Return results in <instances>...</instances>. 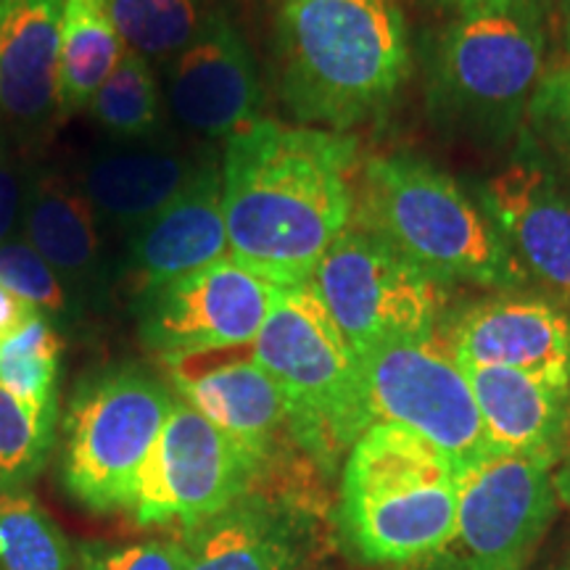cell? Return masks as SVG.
Returning a JSON list of instances; mask_svg holds the SVG:
<instances>
[{
    "instance_id": "cell-33",
    "label": "cell",
    "mask_w": 570,
    "mask_h": 570,
    "mask_svg": "<svg viewBox=\"0 0 570 570\" xmlns=\"http://www.w3.org/2000/svg\"><path fill=\"white\" fill-rule=\"evenodd\" d=\"M441 9L452 11L454 17L462 13H483V11H533L552 17L554 0H436Z\"/></svg>"
},
{
    "instance_id": "cell-20",
    "label": "cell",
    "mask_w": 570,
    "mask_h": 570,
    "mask_svg": "<svg viewBox=\"0 0 570 570\" xmlns=\"http://www.w3.org/2000/svg\"><path fill=\"white\" fill-rule=\"evenodd\" d=\"M21 238L56 269L77 304H101L111 291L104 227L75 180L56 169L32 173Z\"/></svg>"
},
{
    "instance_id": "cell-8",
    "label": "cell",
    "mask_w": 570,
    "mask_h": 570,
    "mask_svg": "<svg viewBox=\"0 0 570 570\" xmlns=\"http://www.w3.org/2000/svg\"><path fill=\"white\" fill-rule=\"evenodd\" d=\"M309 285L360 360L431 338L446 304L444 285L354 223L317 262Z\"/></svg>"
},
{
    "instance_id": "cell-31",
    "label": "cell",
    "mask_w": 570,
    "mask_h": 570,
    "mask_svg": "<svg viewBox=\"0 0 570 570\" xmlns=\"http://www.w3.org/2000/svg\"><path fill=\"white\" fill-rule=\"evenodd\" d=\"M82 570H188V550L183 541H138L106 544L88 541L80 547Z\"/></svg>"
},
{
    "instance_id": "cell-29",
    "label": "cell",
    "mask_w": 570,
    "mask_h": 570,
    "mask_svg": "<svg viewBox=\"0 0 570 570\" xmlns=\"http://www.w3.org/2000/svg\"><path fill=\"white\" fill-rule=\"evenodd\" d=\"M0 283L35 312L46 315L56 327L71 323L82 312L67 283L21 238V233L0 246Z\"/></svg>"
},
{
    "instance_id": "cell-2",
    "label": "cell",
    "mask_w": 570,
    "mask_h": 570,
    "mask_svg": "<svg viewBox=\"0 0 570 570\" xmlns=\"http://www.w3.org/2000/svg\"><path fill=\"white\" fill-rule=\"evenodd\" d=\"M277 90L304 127L348 132L381 117L412 71L399 0H281Z\"/></svg>"
},
{
    "instance_id": "cell-26",
    "label": "cell",
    "mask_w": 570,
    "mask_h": 570,
    "mask_svg": "<svg viewBox=\"0 0 570 570\" xmlns=\"http://www.w3.org/2000/svg\"><path fill=\"white\" fill-rule=\"evenodd\" d=\"M59 327L38 312L0 344V386L38 412L59 410Z\"/></svg>"
},
{
    "instance_id": "cell-7",
    "label": "cell",
    "mask_w": 570,
    "mask_h": 570,
    "mask_svg": "<svg viewBox=\"0 0 570 570\" xmlns=\"http://www.w3.org/2000/svg\"><path fill=\"white\" fill-rule=\"evenodd\" d=\"M175 399L161 377L138 365L80 381L63 412V489L92 512L132 510L140 470Z\"/></svg>"
},
{
    "instance_id": "cell-35",
    "label": "cell",
    "mask_w": 570,
    "mask_h": 570,
    "mask_svg": "<svg viewBox=\"0 0 570 570\" xmlns=\"http://www.w3.org/2000/svg\"><path fill=\"white\" fill-rule=\"evenodd\" d=\"M554 21H558L560 40V63H570V0H554Z\"/></svg>"
},
{
    "instance_id": "cell-27",
    "label": "cell",
    "mask_w": 570,
    "mask_h": 570,
    "mask_svg": "<svg viewBox=\"0 0 570 570\" xmlns=\"http://www.w3.org/2000/svg\"><path fill=\"white\" fill-rule=\"evenodd\" d=\"M109 13L127 51L146 61H173L196 38L202 0H109Z\"/></svg>"
},
{
    "instance_id": "cell-36",
    "label": "cell",
    "mask_w": 570,
    "mask_h": 570,
    "mask_svg": "<svg viewBox=\"0 0 570 570\" xmlns=\"http://www.w3.org/2000/svg\"><path fill=\"white\" fill-rule=\"evenodd\" d=\"M554 491H558L560 504H568L570 508V446L566 458L560 460V465L554 468Z\"/></svg>"
},
{
    "instance_id": "cell-17",
    "label": "cell",
    "mask_w": 570,
    "mask_h": 570,
    "mask_svg": "<svg viewBox=\"0 0 570 570\" xmlns=\"http://www.w3.org/2000/svg\"><path fill=\"white\" fill-rule=\"evenodd\" d=\"M446 344L462 365L508 367L570 383V306L508 291L468 306Z\"/></svg>"
},
{
    "instance_id": "cell-3",
    "label": "cell",
    "mask_w": 570,
    "mask_h": 570,
    "mask_svg": "<svg viewBox=\"0 0 570 570\" xmlns=\"http://www.w3.org/2000/svg\"><path fill=\"white\" fill-rule=\"evenodd\" d=\"M356 223L444 285L473 283L502 294L529 275L479 198L423 156H373L356 177Z\"/></svg>"
},
{
    "instance_id": "cell-25",
    "label": "cell",
    "mask_w": 570,
    "mask_h": 570,
    "mask_svg": "<svg viewBox=\"0 0 570 570\" xmlns=\"http://www.w3.org/2000/svg\"><path fill=\"white\" fill-rule=\"evenodd\" d=\"M0 570H75V552L30 491L0 494Z\"/></svg>"
},
{
    "instance_id": "cell-12",
    "label": "cell",
    "mask_w": 570,
    "mask_h": 570,
    "mask_svg": "<svg viewBox=\"0 0 570 570\" xmlns=\"http://www.w3.org/2000/svg\"><path fill=\"white\" fill-rule=\"evenodd\" d=\"M281 291L225 256L135 298L140 338L161 360L254 344Z\"/></svg>"
},
{
    "instance_id": "cell-14",
    "label": "cell",
    "mask_w": 570,
    "mask_h": 570,
    "mask_svg": "<svg viewBox=\"0 0 570 570\" xmlns=\"http://www.w3.org/2000/svg\"><path fill=\"white\" fill-rule=\"evenodd\" d=\"M479 202L529 281L570 306V190L537 140L520 135L512 159L479 185Z\"/></svg>"
},
{
    "instance_id": "cell-9",
    "label": "cell",
    "mask_w": 570,
    "mask_h": 570,
    "mask_svg": "<svg viewBox=\"0 0 570 570\" xmlns=\"http://www.w3.org/2000/svg\"><path fill=\"white\" fill-rule=\"evenodd\" d=\"M558 504L552 468L491 454L460 475L452 537L402 570H523L550 531Z\"/></svg>"
},
{
    "instance_id": "cell-16",
    "label": "cell",
    "mask_w": 570,
    "mask_h": 570,
    "mask_svg": "<svg viewBox=\"0 0 570 570\" xmlns=\"http://www.w3.org/2000/svg\"><path fill=\"white\" fill-rule=\"evenodd\" d=\"M214 154L194 151L161 135L111 140L92 148L77 169V188L88 198L101 227L130 235L194 183Z\"/></svg>"
},
{
    "instance_id": "cell-10",
    "label": "cell",
    "mask_w": 570,
    "mask_h": 570,
    "mask_svg": "<svg viewBox=\"0 0 570 570\" xmlns=\"http://www.w3.org/2000/svg\"><path fill=\"white\" fill-rule=\"evenodd\" d=\"M375 423L417 433L465 475L491 458L479 402L446 338L407 341L362 356Z\"/></svg>"
},
{
    "instance_id": "cell-32",
    "label": "cell",
    "mask_w": 570,
    "mask_h": 570,
    "mask_svg": "<svg viewBox=\"0 0 570 570\" xmlns=\"http://www.w3.org/2000/svg\"><path fill=\"white\" fill-rule=\"evenodd\" d=\"M30 180V169L11 154L9 146L0 142V246L21 227Z\"/></svg>"
},
{
    "instance_id": "cell-13",
    "label": "cell",
    "mask_w": 570,
    "mask_h": 570,
    "mask_svg": "<svg viewBox=\"0 0 570 570\" xmlns=\"http://www.w3.org/2000/svg\"><path fill=\"white\" fill-rule=\"evenodd\" d=\"M164 367L177 396L246 449L259 475L283 462L306 458L291 431L288 402L254 360V344L164 356Z\"/></svg>"
},
{
    "instance_id": "cell-19",
    "label": "cell",
    "mask_w": 570,
    "mask_h": 570,
    "mask_svg": "<svg viewBox=\"0 0 570 570\" xmlns=\"http://www.w3.org/2000/svg\"><path fill=\"white\" fill-rule=\"evenodd\" d=\"M225 256H230V244L223 209V169L217 159H209L175 202L130 235L125 281L138 298L156 285L209 267Z\"/></svg>"
},
{
    "instance_id": "cell-18",
    "label": "cell",
    "mask_w": 570,
    "mask_h": 570,
    "mask_svg": "<svg viewBox=\"0 0 570 570\" xmlns=\"http://www.w3.org/2000/svg\"><path fill=\"white\" fill-rule=\"evenodd\" d=\"M323 512L252 489L183 533L188 570H302Z\"/></svg>"
},
{
    "instance_id": "cell-5",
    "label": "cell",
    "mask_w": 570,
    "mask_h": 570,
    "mask_svg": "<svg viewBox=\"0 0 570 570\" xmlns=\"http://www.w3.org/2000/svg\"><path fill=\"white\" fill-rule=\"evenodd\" d=\"M550 19L533 11L452 17L428 51V109L449 135L497 148L520 138L550 75Z\"/></svg>"
},
{
    "instance_id": "cell-4",
    "label": "cell",
    "mask_w": 570,
    "mask_h": 570,
    "mask_svg": "<svg viewBox=\"0 0 570 570\" xmlns=\"http://www.w3.org/2000/svg\"><path fill=\"white\" fill-rule=\"evenodd\" d=\"M460 473L396 423H373L341 470L338 525L370 566L407 568L452 537Z\"/></svg>"
},
{
    "instance_id": "cell-11",
    "label": "cell",
    "mask_w": 570,
    "mask_h": 570,
    "mask_svg": "<svg viewBox=\"0 0 570 570\" xmlns=\"http://www.w3.org/2000/svg\"><path fill=\"white\" fill-rule=\"evenodd\" d=\"M256 475L246 449L177 396L140 470L130 512L146 529L177 525L185 533L248 494Z\"/></svg>"
},
{
    "instance_id": "cell-1",
    "label": "cell",
    "mask_w": 570,
    "mask_h": 570,
    "mask_svg": "<svg viewBox=\"0 0 570 570\" xmlns=\"http://www.w3.org/2000/svg\"><path fill=\"white\" fill-rule=\"evenodd\" d=\"M219 169L233 259L283 288L309 283L354 223L356 138L259 119L227 138Z\"/></svg>"
},
{
    "instance_id": "cell-28",
    "label": "cell",
    "mask_w": 570,
    "mask_h": 570,
    "mask_svg": "<svg viewBox=\"0 0 570 570\" xmlns=\"http://www.w3.org/2000/svg\"><path fill=\"white\" fill-rule=\"evenodd\" d=\"M59 410L38 412L0 386V494L24 491L38 479L56 444Z\"/></svg>"
},
{
    "instance_id": "cell-15",
    "label": "cell",
    "mask_w": 570,
    "mask_h": 570,
    "mask_svg": "<svg viewBox=\"0 0 570 570\" xmlns=\"http://www.w3.org/2000/svg\"><path fill=\"white\" fill-rule=\"evenodd\" d=\"M173 117L206 140H227L259 122L262 82L252 48L223 9L206 11L196 38L167 61Z\"/></svg>"
},
{
    "instance_id": "cell-6",
    "label": "cell",
    "mask_w": 570,
    "mask_h": 570,
    "mask_svg": "<svg viewBox=\"0 0 570 570\" xmlns=\"http://www.w3.org/2000/svg\"><path fill=\"white\" fill-rule=\"evenodd\" d=\"M254 360L281 386L296 444L333 475L375 423L365 365L309 283L288 285L254 338Z\"/></svg>"
},
{
    "instance_id": "cell-22",
    "label": "cell",
    "mask_w": 570,
    "mask_h": 570,
    "mask_svg": "<svg viewBox=\"0 0 570 570\" xmlns=\"http://www.w3.org/2000/svg\"><path fill=\"white\" fill-rule=\"evenodd\" d=\"M63 0H0V119L38 135L59 119Z\"/></svg>"
},
{
    "instance_id": "cell-24",
    "label": "cell",
    "mask_w": 570,
    "mask_h": 570,
    "mask_svg": "<svg viewBox=\"0 0 570 570\" xmlns=\"http://www.w3.org/2000/svg\"><path fill=\"white\" fill-rule=\"evenodd\" d=\"M92 122L114 140L161 135V85L154 63L127 51L88 106Z\"/></svg>"
},
{
    "instance_id": "cell-23",
    "label": "cell",
    "mask_w": 570,
    "mask_h": 570,
    "mask_svg": "<svg viewBox=\"0 0 570 570\" xmlns=\"http://www.w3.org/2000/svg\"><path fill=\"white\" fill-rule=\"evenodd\" d=\"M125 53L109 0H63L59 59V119L90 106Z\"/></svg>"
},
{
    "instance_id": "cell-34",
    "label": "cell",
    "mask_w": 570,
    "mask_h": 570,
    "mask_svg": "<svg viewBox=\"0 0 570 570\" xmlns=\"http://www.w3.org/2000/svg\"><path fill=\"white\" fill-rule=\"evenodd\" d=\"M32 315H38V312L0 283V344H3L6 338H11L19 327L30 323Z\"/></svg>"
},
{
    "instance_id": "cell-21",
    "label": "cell",
    "mask_w": 570,
    "mask_h": 570,
    "mask_svg": "<svg viewBox=\"0 0 570 570\" xmlns=\"http://www.w3.org/2000/svg\"><path fill=\"white\" fill-rule=\"evenodd\" d=\"M462 370L479 402L491 454L558 468L570 446V383L508 367Z\"/></svg>"
},
{
    "instance_id": "cell-30",
    "label": "cell",
    "mask_w": 570,
    "mask_h": 570,
    "mask_svg": "<svg viewBox=\"0 0 570 570\" xmlns=\"http://www.w3.org/2000/svg\"><path fill=\"white\" fill-rule=\"evenodd\" d=\"M529 125L570 175V63H558L541 80L529 109Z\"/></svg>"
}]
</instances>
